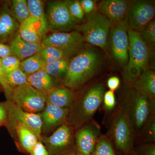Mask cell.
<instances>
[{
  "label": "cell",
  "mask_w": 155,
  "mask_h": 155,
  "mask_svg": "<svg viewBox=\"0 0 155 155\" xmlns=\"http://www.w3.org/2000/svg\"><path fill=\"white\" fill-rule=\"evenodd\" d=\"M101 58L91 48L82 49L69 60V66L63 81L69 89L79 87L91 78L98 70Z\"/></svg>",
  "instance_id": "obj_1"
},
{
  "label": "cell",
  "mask_w": 155,
  "mask_h": 155,
  "mask_svg": "<svg viewBox=\"0 0 155 155\" xmlns=\"http://www.w3.org/2000/svg\"><path fill=\"white\" fill-rule=\"evenodd\" d=\"M129 38L128 60L125 70V78L133 83L147 68L150 57V49L142 39L138 32L128 29Z\"/></svg>",
  "instance_id": "obj_2"
},
{
  "label": "cell",
  "mask_w": 155,
  "mask_h": 155,
  "mask_svg": "<svg viewBox=\"0 0 155 155\" xmlns=\"http://www.w3.org/2000/svg\"><path fill=\"white\" fill-rule=\"evenodd\" d=\"M83 23L75 27L81 35L84 41L105 48L112 22L101 12L94 11L86 15Z\"/></svg>",
  "instance_id": "obj_3"
},
{
  "label": "cell",
  "mask_w": 155,
  "mask_h": 155,
  "mask_svg": "<svg viewBox=\"0 0 155 155\" xmlns=\"http://www.w3.org/2000/svg\"><path fill=\"white\" fill-rule=\"evenodd\" d=\"M48 30L69 32L79 24L69 12L66 1H49L45 10Z\"/></svg>",
  "instance_id": "obj_4"
},
{
  "label": "cell",
  "mask_w": 155,
  "mask_h": 155,
  "mask_svg": "<svg viewBox=\"0 0 155 155\" xmlns=\"http://www.w3.org/2000/svg\"><path fill=\"white\" fill-rule=\"evenodd\" d=\"M155 13V4L153 1H130L125 18L128 29L140 33L153 19Z\"/></svg>",
  "instance_id": "obj_5"
},
{
  "label": "cell",
  "mask_w": 155,
  "mask_h": 155,
  "mask_svg": "<svg viewBox=\"0 0 155 155\" xmlns=\"http://www.w3.org/2000/svg\"><path fill=\"white\" fill-rule=\"evenodd\" d=\"M12 101L25 112L35 114L44 110L47 95L27 83L13 88Z\"/></svg>",
  "instance_id": "obj_6"
},
{
  "label": "cell",
  "mask_w": 155,
  "mask_h": 155,
  "mask_svg": "<svg viewBox=\"0 0 155 155\" xmlns=\"http://www.w3.org/2000/svg\"><path fill=\"white\" fill-rule=\"evenodd\" d=\"M133 125L126 108L116 114L111 127V134L116 147L124 153L129 151L133 145Z\"/></svg>",
  "instance_id": "obj_7"
},
{
  "label": "cell",
  "mask_w": 155,
  "mask_h": 155,
  "mask_svg": "<svg viewBox=\"0 0 155 155\" xmlns=\"http://www.w3.org/2000/svg\"><path fill=\"white\" fill-rule=\"evenodd\" d=\"M84 41L82 35L77 31L70 32H54L43 39L41 45L51 46L73 57L83 49Z\"/></svg>",
  "instance_id": "obj_8"
},
{
  "label": "cell",
  "mask_w": 155,
  "mask_h": 155,
  "mask_svg": "<svg viewBox=\"0 0 155 155\" xmlns=\"http://www.w3.org/2000/svg\"><path fill=\"white\" fill-rule=\"evenodd\" d=\"M125 108L133 127L139 129L149 119L152 106L150 98L135 90L128 95Z\"/></svg>",
  "instance_id": "obj_9"
},
{
  "label": "cell",
  "mask_w": 155,
  "mask_h": 155,
  "mask_svg": "<svg viewBox=\"0 0 155 155\" xmlns=\"http://www.w3.org/2000/svg\"><path fill=\"white\" fill-rule=\"evenodd\" d=\"M125 20L112 23L110 28V44L112 55L119 64L127 65L128 60L129 38Z\"/></svg>",
  "instance_id": "obj_10"
},
{
  "label": "cell",
  "mask_w": 155,
  "mask_h": 155,
  "mask_svg": "<svg viewBox=\"0 0 155 155\" xmlns=\"http://www.w3.org/2000/svg\"><path fill=\"white\" fill-rule=\"evenodd\" d=\"M104 94V87L101 83L94 84L84 94L78 105V116L81 123L88 122L94 115L102 103Z\"/></svg>",
  "instance_id": "obj_11"
},
{
  "label": "cell",
  "mask_w": 155,
  "mask_h": 155,
  "mask_svg": "<svg viewBox=\"0 0 155 155\" xmlns=\"http://www.w3.org/2000/svg\"><path fill=\"white\" fill-rule=\"evenodd\" d=\"M8 112L19 123L28 128L40 138L42 130V121L38 114L28 113L22 110L11 101L6 102Z\"/></svg>",
  "instance_id": "obj_12"
},
{
  "label": "cell",
  "mask_w": 155,
  "mask_h": 155,
  "mask_svg": "<svg viewBox=\"0 0 155 155\" xmlns=\"http://www.w3.org/2000/svg\"><path fill=\"white\" fill-rule=\"evenodd\" d=\"M99 126L94 122L87 123L76 135L78 148L81 155H91L98 140Z\"/></svg>",
  "instance_id": "obj_13"
},
{
  "label": "cell",
  "mask_w": 155,
  "mask_h": 155,
  "mask_svg": "<svg viewBox=\"0 0 155 155\" xmlns=\"http://www.w3.org/2000/svg\"><path fill=\"white\" fill-rule=\"evenodd\" d=\"M19 25L11 13L10 4L7 2L0 4V43L8 42L18 33Z\"/></svg>",
  "instance_id": "obj_14"
},
{
  "label": "cell",
  "mask_w": 155,
  "mask_h": 155,
  "mask_svg": "<svg viewBox=\"0 0 155 155\" xmlns=\"http://www.w3.org/2000/svg\"><path fill=\"white\" fill-rule=\"evenodd\" d=\"M129 3L125 0H104L99 3L98 8L112 23H116L125 20Z\"/></svg>",
  "instance_id": "obj_15"
},
{
  "label": "cell",
  "mask_w": 155,
  "mask_h": 155,
  "mask_svg": "<svg viewBox=\"0 0 155 155\" xmlns=\"http://www.w3.org/2000/svg\"><path fill=\"white\" fill-rule=\"evenodd\" d=\"M8 45L13 55L16 56L21 61L35 55L41 46V44L31 43L25 41L18 32L10 39Z\"/></svg>",
  "instance_id": "obj_16"
},
{
  "label": "cell",
  "mask_w": 155,
  "mask_h": 155,
  "mask_svg": "<svg viewBox=\"0 0 155 155\" xmlns=\"http://www.w3.org/2000/svg\"><path fill=\"white\" fill-rule=\"evenodd\" d=\"M69 112V108H61L47 104L41 116L44 130H50L60 125L66 119Z\"/></svg>",
  "instance_id": "obj_17"
},
{
  "label": "cell",
  "mask_w": 155,
  "mask_h": 155,
  "mask_svg": "<svg viewBox=\"0 0 155 155\" xmlns=\"http://www.w3.org/2000/svg\"><path fill=\"white\" fill-rule=\"evenodd\" d=\"M71 132L67 125H63L58 127L49 137L47 143L51 153L58 154L67 148L71 142Z\"/></svg>",
  "instance_id": "obj_18"
},
{
  "label": "cell",
  "mask_w": 155,
  "mask_h": 155,
  "mask_svg": "<svg viewBox=\"0 0 155 155\" xmlns=\"http://www.w3.org/2000/svg\"><path fill=\"white\" fill-rule=\"evenodd\" d=\"M74 94L69 88L56 87L47 94V104L61 108H68L73 102Z\"/></svg>",
  "instance_id": "obj_19"
},
{
  "label": "cell",
  "mask_w": 155,
  "mask_h": 155,
  "mask_svg": "<svg viewBox=\"0 0 155 155\" xmlns=\"http://www.w3.org/2000/svg\"><path fill=\"white\" fill-rule=\"evenodd\" d=\"M28 83L46 95L53 88L57 87L56 79L43 70L28 75Z\"/></svg>",
  "instance_id": "obj_20"
},
{
  "label": "cell",
  "mask_w": 155,
  "mask_h": 155,
  "mask_svg": "<svg viewBox=\"0 0 155 155\" xmlns=\"http://www.w3.org/2000/svg\"><path fill=\"white\" fill-rule=\"evenodd\" d=\"M135 90L146 95L150 98L155 94V73L153 70L146 68L134 82Z\"/></svg>",
  "instance_id": "obj_21"
},
{
  "label": "cell",
  "mask_w": 155,
  "mask_h": 155,
  "mask_svg": "<svg viewBox=\"0 0 155 155\" xmlns=\"http://www.w3.org/2000/svg\"><path fill=\"white\" fill-rule=\"evenodd\" d=\"M18 33L24 40L31 43L41 44L43 39L38 23L31 16L19 25Z\"/></svg>",
  "instance_id": "obj_22"
},
{
  "label": "cell",
  "mask_w": 155,
  "mask_h": 155,
  "mask_svg": "<svg viewBox=\"0 0 155 155\" xmlns=\"http://www.w3.org/2000/svg\"><path fill=\"white\" fill-rule=\"evenodd\" d=\"M27 2L30 16L37 21L40 32L43 39L48 31L44 2L41 0H28Z\"/></svg>",
  "instance_id": "obj_23"
},
{
  "label": "cell",
  "mask_w": 155,
  "mask_h": 155,
  "mask_svg": "<svg viewBox=\"0 0 155 155\" xmlns=\"http://www.w3.org/2000/svg\"><path fill=\"white\" fill-rule=\"evenodd\" d=\"M16 130L22 149L26 152H31L34 147L38 141V138L31 130L18 122Z\"/></svg>",
  "instance_id": "obj_24"
},
{
  "label": "cell",
  "mask_w": 155,
  "mask_h": 155,
  "mask_svg": "<svg viewBox=\"0 0 155 155\" xmlns=\"http://www.w3.org/2000/svg\"><path fill=\"white\" fill-rule=\"evenodd\" d=\"M36 54L45 65L51 64L63 58L70 59L69 56L64 52L51 46H41Z\"/></svg>",
  "instance_id": "obj_25"
},
{
  "label": "cell",
  "mask_w": 155,
  "mask_h": 155,
  "mask_svg": "<svg viewBox=\"0 0 155 155\" xmlns=\"http://www.w3.org/2000/svg\"><path fill=\"white\" fill-rule=\"evenodd\" d=\"M69 60V58H63L45 65L43 70L50 76L56 79H63L67 73Z\"/></svg>",
  "instance_id": "obj_26"
},
{
  "label": "cell",
  "mask_w": 155,
  "mask_h": 155,
  "mask_svg": "<svg viewBox=\"0 0 155 155\" xmlns=\"http://www.w3.org/2000/svg\"><path fill=\"white\" fill-rule=\"evenodd\" d=\"M11 13L19 24L30 17L26 0H13L10 4Z\"/></svg>",
  "instance_id": "obj_27"
},
{
  "label": "cell",
  "mask_w": 155,
  "mask_h": 155,
  "mask_svg": "<svg viewBox=\"0 0 155 155\" xmlns=\"http://www.w3.org/2000/svg\"><path fill=\"white\" fill-rule=\"evenodd\" d=\"M45 64L36 54L22 61L19 68L27 75L43 70Z\"/></svg>",
  "instance_id": "obj_28"
},
{
  "label": "cell",
  "mask_w": 155,
  "mask_h": 155,
  "mask_svg": "<svg viewBox=\"0 0 155 155\" xmlns=\"http://www.w3.org/2000/svg\"><path fill=\"white\" fill-rule=\"evenodd\" d=\"M6 75L8 83L13 89L17 87L28 83V75L20 68Z\"/></svg>",
  "instance_id": "obj_29"
},
{
  "label": "cell",
  "mask_w": 155,
  "mask_h": 155,
  "mask_svg": "<svg viewBox=\"0 0 155 155\" xmlns=\"http://www.w3.org/2000/svg\"><path fill=\"white\" fill-rule=\"evenodd\" d=\"M91 155H116L110 142L105 136L98 139Z\"/></svg>",
  "instance_id": "obj_30"
},
{
  "label": "cell",
  "mask_w": 155,
  "mask_h": 155,
  "mask_svg": "<svg viewBox=\"0 0 155 155\" xmlns=\"http://www.w3.org/2000/svg\"><path fill=\"white\" fill-rule=\"evenodd\" d=\"M142 39L149 48L153 50L155 45V22L154 19L151 21L144 30L139 33Z\"/></svg>",
  "instance_id": "obj_31"
},
{
  "label": "cell",
  "mask_w": 155,
  "mask_h": 155,
  "mask_svg": "<svg viewBox=\"0 0 155 155\" xmlns=\"http://www.w3.org/2000/svg\"><path fill=\"white\" fill-rule=\"evenodd\" d=\"M1 61L4 71L8 74L19 69L21 61L16 56L11 55L1 59Z\"/></svg>",
  "instance_id": "obj_32"
},
{
  "label": "cell",
  "mask_w": 155,
  "mask_h": 155,
  "mask_svg": "<svg viewBox=\"0 0 155 155\" xmlns=\"http://www.w3.org/2000/svg\"><path fill=\"white\" fill-rule=\"evenodd\" d=\"M65 1L69 12L72 17L79 22L84 20V14L79 1L77 0Z\"/></svg>",
  "instance_id": "obj_33"
},
{
  "label": "cell",
  "mask_w": 155,
  "mask_h": 155,
  "mask_svg": "<svg viewBox=\"0 0 155 155\" xmlns=\"http://www.w3.org/2000/svg\"><path fill=\"white\" fill-rule=\"evenodd\" d=\"M0 85L5 92L6 97L10 101H12L13 89L9 86L6 78L5 72L4 71L0 59Z\"/></svg>",
  "instance_id": "obj_34"
},
{
  "label": "cell",
  "mask_w": 155,
  "mask_h": 155,
  "mask_svg": "<svg viewBox=\"0 0 155 155\" xmlns=\"http://www.w3.org/2000/svg\"><path fill=\"white\" fill-rule=\"evenodd\" d=\"M103 102L106 110H113L116 104V97L114 92L109 90L104 93Z\"/></svg>",
  "instance_id": "obj_35"
},
{
  "label": "cell",
  "mask_w": 155,
  "mask_h": 155,
  "mask_svg": "<svg viewBox=\"0 0 155 155\" xmlns=\"http://www.w3.org/2000/svg\"><path fill=\"white\" fill-rule=\"evenodd\" d=\"M79 2L84 14L87 15L95 11L96 5L94 1L92 0H81Z\"/></svg>",
  "instance_id": "obj_36"
},
{
  "label": "cell",
  "mask_w": 155,
  "mask_h": 155,
  "mask_svg": "<svg viewBox=\"0 0 155 155\" xmlns=\"http://www.w3.org/2000/svg\"><path fill=\"white\" fill-rule=\"evenodd\" d=\"M31 155H50L49 152L45 147L40 141H38L35 145L31 152Z\"/></svg>",
  "instance_id": "obj_37"
},
{
  "label": "cell",
  "mask_w": 155,
  "mask_h": 155,
  "mask_svg": "<svg viewBox=\"0 0 155 155\" xmlns=\"http://www.w3.org/2000/svg\"><path fill=\"white\" fill-rule=\"evenodd\" d=\"M146 127L147 137L150 139L155 140V119L153 118L149 121Z\"/></svg>",
  "instance_id": "obj_38"
},
{
  "label": "cell",
  "mask_w": 155,
  "mask_h": 155,
  "mask_svg": "<svg viewBox=\"0 0 155 155\" xmlns=\"http://www.w3.org/2000/svg\"><path fill=\"white\" fill-rule=\"evenodd\" d=\"M120 81L119 78L112 76L108 79L107 84L110 91H114L118 88L120 85Z\"/></svg>",
  "instance_id": "obj_39"
},
{
  "label": "cell",
  "mask_w": 155,
  "mask_h": 155,
  "mask_svg": "<svg viewBox=\"0 0 155 155\" xmlns=\"http://www.w3.org/2000/svg\"><path fill=\"white\" fill-rule=\"evenodd\" d=\"M11 55H13V54L8 45L0 43V59Z\"/></svg>",
  "instance_id": "obj_40"
},
{
  "label": "cell",
  "mask_w": 155,
  "mask_h": 155,
  "mask_svg": "<svg viewBox=\"0 0 155 155\" xmlns=\"http://www.w3.org/2000/svg\"><path fill=\"white\" fill-rule=\"evenodd\" d=\"M8 112L6 103H0V125L5 123L8 117Z\"/></svg>",
  "instance_id": "obj_41"
},
{
  "label": "cell",
  "mask_w": 155,
  "mask_h": 155,
  "mask_svg": "<svg viewBox=\"0 0 155 155\" xmlns=\"http://www.w3.org/2000/svg\"><path fill=\"white\" fill-rule=\"evenodd\" d=\"M143 155H155V147L154 145L145 147L142 149Z\"/></svg>",
  "instance_id": "obj_42"
},
{
  "label": "cell",
  "mask_w": 155,
  "mask_h": 155,
  "mask_svg": "<svg viewBox=\"0 0 155 155\" xmlns=\"http://www.w3.org/2000/svg\"><path fill=\"white\" fill-rule=\"evenodd\" d=\"M3 91L2 88V87L0 85V92Z\"/></svg>",
  "instance_id": "obj_43"
},
{
  "label": "cell",
  "mask_w": 155,
  "mask_h": 155,
  "mask_svg": "<svg viewBox=\"0 0 155 155\" xmlns=\"http://www.w3.org/2000/svg\"><path fill=\"white\" fill-rule=\"evenodd\" d=\"M78 155L76 154H71V155Z\"/></svg>",
  "instance_id": "obj_44"
}]
</instances>
